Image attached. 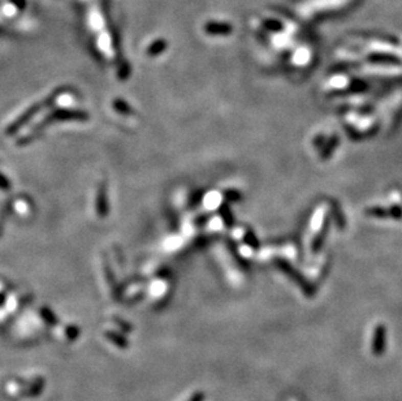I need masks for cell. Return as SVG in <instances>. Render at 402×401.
<instances>
[{
	"label": "cell",
	"mask_w": 402,
	"mask_h": 401,
	"mask_svg": "<svg viewBox=\"0 0 402 401\" xmlns=\"http://www.w3.org/2000/svg\"><path fill=\"white\" fill-rule=\"evenodd\" d=\"M97 210L99 216H106L107 214V202H106V189L104 186H100L99 194H98V202H97Z\"/></svg>",
	"instance_id": "cell-3"
},
{
	"label": "cell",
	"mask_w": 402,
	"mask_h": 401,
	"mask_svg": "<svg viewBox=\"0 0 402 401\" xmlns=\"http://www.w3.org/2000/svg\"><path fill=\"white\" fill-rule=\"evenodd\" d=\"M0 188H2V189H3V190L9 189L8 180H7L6 177H3V176H2V175H0Z\"/></svg>",
	"instance_id": "cell-8"
},
{
	"label": "cell",
	"mask_w": 402,
	"mask_h": 401,
	"mask_svg": "<svg viewBox=\"0 0 402 401\" xmlns=\"http://www.w3.org/2000/svg\"><path fill=\"white\" fill-rule=\"evenodd\" d=\"M115 104H116V108L119 109V111H121V112H125V114H131V111L129 108H126V104L125 103H121L120 100H116V102H115Z\"/></svg>",
	"instance_id": "cell-7"
},
{
	"label": "cell",
	"mask_w": 402,
	"mask_h": 401,
	"mask_svg": "<svg viewBox=\"0 0 402 401\" xmlns=\"http://www.w3.org/2000/svg\"><path fill=\"white\" fill-rule=\"evenodd\" d=\"M43 388H44V379L37 378L32 384H30V388L26 391L25 396H29V397H35V396L42 393Z\"/></svg>",
	"instance_id": "cell-2"
},
{
	"label": "cell",
	"mask_w": 402,
	"mask_h": 401,
	"mask_svg": "<svg viewBox=\"0 0 402 401\" xmlns=\"http://www.w3.org/2000/svg\"><path fill=\"white\" fill-rule=\"evenodd\" d=\"M106 338L114 344H116L117 347L121 348V349H126V348H128V341H126V339L124 338V336L119 335V333L108 331V332H106Z\"/></svg>",
	"instance_id": "cell-4"
},
{
	"label": "cell",
	"mask_w": 402,
	"mask_h": 401,
	"mask_svg": "<svg viewBox=\"0 0 402 401\" xmlns=\"http://www.w3.org/2000/svg\"><path fill=\"white\" fill-rule=\"evenodd\" d=\"M385 343H387V332L385 327L379 324L374 332V340H372V353L375 355H380L385 350Z\"/></svg>",
	"instance_id": "cell-1"
},
{
	"label": "cell",
	"mask_w": 402,
	"mask_h": 401,
	"mask_svg": "<svg viewBox=\"0 0 402 401\" xmlns=\"http://www.w3.org/2000/svg\"><path fill=\"white\" fill-rule=\"evenodd\" d=\"M40 314H42V318L44 319L47 323L51 324V326H54V324L57 323L56 317H55L54 313H52L51 310L46 309V307H42V309H40Z\"/></svg>",
	"instance_id": "cell-5"
},
{
	"label": "cell",
	"mask_w": 402,
	"mask_h": 401,
	"mask_svg": "<svg viewBox=\"0 0 402 401\" xmlns=\"http://www.w3.org/2000/svg\"><path fill=\"white\" fill-rule=\"evenodd\" d=\"M78 333H80V329H78L77 327L69 326L68 328H66V336H68L69 340H76L78 336Z\"/></svg>",
	"instance_id": "cell-6"
},
{
	"label": "cell",
	"mask_w": 402,
	"mask_h": 401,
	"mask_svg": "<svg viewBox=\"0 0 402 401\" xmlns=\"http://www.w3.org/2000/svg\"><path fill=\"white\" fill-rule=\"evenodd\" d=\"M203 398H205V393H203V392H197V393H194V395L191 396L190 400H189V401H203Z\"/></svg>",
	"instance_id": "cell-9"
}]
</instances>
